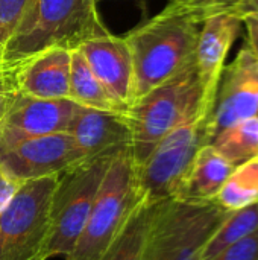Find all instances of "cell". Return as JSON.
<instances>
[{
    "label": "cell",
    "mask_w": 258,
    "mask_h": 260,
    "mask_svg": "<svg viewBox=\"0 0 258 260\" xmlns=\"http://www.w3.org/2000/svg\"><path fill=\"white\" fill-rule=\"evenodd\" d=\"M202 99L204 91L195 59L137 99L125 111L132 133L131 149L135 165L140 166L169 133L204 114Z\"/></svg>",
    "instance_id": "3"
},
{
    "label": "cell",
    "mask_w": 258,
    "mask_h": 260,
    "mask_svg": "<svg viewBox=\"0 0 258 260\" xmlns=\"http://www.w3.org/2000/svg\"><path fill=\"white\" fill-rule=\"evenodd\" d=\"M29 0H0V52L17 29Z\"/></svg>",
    "instance_id": "21"
},
{
    "label": "cell",
    "mask_w": 258,
    "mask_h": 260,
    "mask_svg": "<svg viewBox=\"0 0 258 260\" xmlns=\"http://www.w3.org/2000/svg\"><path fill=\"white\" fill-rule=\"evenodd\" d=\"M67 133L75 137L87 160L116 155L132 145L125 111H103L79 105Z\"/></svg>",
    "instance_id": "13"
},
{
    "label": "cell",
    "mask_w": 258,
    "mask_h": 260,
    "mask_svg": "<svg viewBox=\"0 0 258 260\" xmlns=\"http://www.w3.org/2000/svg\"><path fill=\"white\" fill-rule=\"evenodd\" d=\"M78 50L111 98L126 111L134 104V67L125 37L106 34L82 43Z\"/></svg>",
    "instance_id": "12"
},
{
    "label": "cell",
    "mask_w": 258,
    "mask_h": 260,
    "mask_svg": "<svg viewBox=\"0 0 258 260\" xmlns=\"http://www.w3.org/2000/svg\"><path fill=\"white\" fill-rule=\"evenodd\" d=\"M258 116V58L245 46L225 66L207 120L208 143L228 126Z\"/></svg>",
    "instance_id": "9"
},
{
    "label": "cell",
    "mask_w": 258,
    "mask_h": 260,
    "mask_svg": "<svg viewBox=\"0 0 258 260\" xmlns=\"http://www.w3.org/2000/svg\"><path fill=\"white\" fill-rule=\"evenodd\" d=\"M68 99L85 108L103 111H123L106 91V88L102 85V82L96 78L88 62L78 49L71 50Z\"/></svg>",
    "instance_id": "16"
},
{
    "label": "cell",
    "mask_w": 258,
    "mask_h": 260,
    "mask_svg": "<svg viewBox=\"0 0 258 260\" xmlns=\"http://www.w3.org/2000/svg\"><path fill=\"white\" fill-rule=\"evenodd\" d=\"M109 34L97 0H29L24 14L2 49L5 70H15L32 56L52 49H78L82 43Z\"/></svg>",
    "instance_id": "1"
},
{
    "label": "cell",
    "mask_w": 258,
    "mask_h": 260,
    "mask_svg": "<svg viewBox=\"0 0 258 260\" xmlns=\"http://www.w3.org/2000/svg\"><path fill=\"white\" fill-rule=\"evenodd\" d=\"M230 210L217 203L160 201L154 207L141 260H201L202 250Z\"/></svg>",
    "instance_id": "5"
},
{
    "label": "cell",
    "mask_w": 258,
    "mask_h": 260,
    "mask_svg": "<svg viewBox=\"0 0 258 260\" xmlns=\"http://www.w3.org/2000/svg\"><path fill=\"white\" fill-rule=\"evenodd\" d=\"M157 203L140 201L123 230L100 260H141L144 238Z\"/></svg>",
    "instance_id": "17"
},
{
    "label": "cell",
    "mask_w": 258,
    "mask_h": 260,
    "mask_svg": "<svg viewBox=\"0 0 258 260\" xmlns=\"http://www.w3.org/2000/svg\"><path fill=\"white\" fill-rule=\"evenodd\" d=\"M201 24L189 11L167 5L125 35L134 67V102L195 59Z\"/></svg>",
    "instance_id": "2"
},
{
    "label": "cell",
    "mask_w": 258,
    "mask_h": 260,
    "mask_svg": "<svg viewBox=\"0 0 258 260\" xmlns=\"http://www.w3.org/2000/svg\"><path fill=\"white\" fill-rule=\"evenodd\" d=\"M116 155L84 160L59 174L50 201L49 232L41 259L70 254L85 227L103 175Z\"/></svg>",
    "instance_id": "6"
},
{
    "label": "cell",
    "mask_w": 258,
    "mask_h": 260,
    "mask_svg": "<svg viewBox=\"0 0 258 260\" xmlns=\"http://www.w3.org/2000/svg\"><path fill=\"white\" fill-rule=\"evenodd\" d=\"M242 24V20L233 12L213 14L201 24L195 61L204 91L202 107L207 120L214 105L227 56L239 37Z\"/></svg>",
    "instance_id": "11"
},
{
    "label": "cell",
    "mask_w": 258,
    "mask_h": 260,
    "mask_svg": "<svg viewBox=\"0 0 258 260\" xmlns=\"http://www.w3.org/2000/svg\"><path fill=\"white\" fill-rule=\"evenodd\" d=\"M230 12L236 14L240 20L243 17L258 18V0H239Z\"/></svg>",
    "instance_id": "27"
},
{
    "label": "cell",
    "mask_w": 258,
    "mask_h": 260,
    "mask_svg": "<svg viewBox=\"0 0 258 260\" xmlns=\"http://www.w3.org/2000/svg\"><path fill=\"white\" fill-rule=\"evenodd\" d=\"M20 94L15 70H5L0 73V122L11 110L12 104L15 102L17 96Z\"/></svg>",
    "instance_id": "24"
},
{
    "label": "cell",
    "mask_w": 258,
    "mask_h": 260,
    "mask_svg": "<svg viewBox=\"0 0 258 260\" xmlns=\"http://www.w3.org/2000/svg\"><path fill=\"white\" fill-rule=\"evenodd\" d=\"M24 181L12 177L6 171L0 168V213L9 206L11 200L15 197L18 189L21 187Z\"/></svg>",
    "instance_id": "25"
},
{
    "label": "cell",
    "mask_w": 258,
    "mask_h": 260,
    "mask_svg": "<svg viewBox=\"0 0 258 260\" xmlns=\"http://www.w3.org/2000/svg\"><path fill=\"white\" fill-rule=\"evenodd\" d=\"M71 50L47 49L15 69L21 94L40 99H68Z\"/></svg>",
    "instance_id": "14"
},
{
    "label": "cell",
    "mask_w": 258,
    "mask_h": 260,
    "mask_svg": "<svg viewBox=\"0 0 258 260\" xmlns=\"http://www.w3.org/2000/svg\"><path fill=\"white\" fill-rule=\"evenodd\" d=\"M207 143V117L204 114L169 133L137 166L141 198L148 203L175 200L198 151Z\"/></svg>",
    "instance_id": "8"
},
{
    "label": "cell",
    "mask_w": 258,
    "mask_h": 260,
    "mask_svg": "<svg viewBox=\"0 0 258 260\" xmlns=\"http://www.w3.org/2000/svg\"><path fill=\"white\" fill-rule=\"evenodd\" d=\"M242 23L246 27V47L258 58V18L243 17Z\"/></svg>",
    "instance_id": "26"
},
{
    "label": "cell",
    "mask_w": 258,
    "mask_h": 260,
    "mask_svg": "<svg viewBox=\"0 0 258 260\" xmlns=\"http://www.w3.org/2000/svg\"><path fill=\"white\" fill-rule=\"evenodd\" d=\"M214 203L234 212L258 203V157L236 166Z\"/></svg>",
    "instance_id": "18"
},
{
    "label": "cell",
    "mask_w": 258,
    "mask_h": 260,
    "mask_svg": "<svg viewBox=\"0 0 258 260\" xmlns=\"http://www.w3.org/2000/svg\"><path fill=\"white\" fill-rule=\"evenodd\" d=\"M237 2L239 0H169V5L189 11L202 23L213 14L230 12Z\"/></svg>",
    "instance_id": "22"
},
{
    "label": "cell",
    "mask_w": 258,
    "mask_h": 260,
    "mask_svg": "<svg viewBox=\"0 0 258 260\" xmlns=\"http://www.w3.org/2000/svg\"><path fill=\"white\" fill-rule=\"evenodd\" d=\"M140 201L137 165L132 149L126 148L111 160L85 227L65 260L102 259Z\"/></svg>",
    "instance_id": "4"
},
{
    "label": "cell",
    "mask_w": 258,
    "mask_h": 260,
    "mask_svg": "<svg viewBox=\"0 0 258 260\" xmlns=\"http://www.w3.org/2000/svg\"><path fill=\"white\" fill-rule=\"evenodd\" d=\"M210 143L234 166L255 158L258 157V116L228 126Z\"/></svg>",
    "instance_id": "19"
},
{
    "label": "cell",
    "mask_w": 258,
    "mask_h": 260,
    "mask_svg": "<svg viewBox=\"0 0 258 260\" xmlns=\"http://www.w3.org/2000/svg\"><path fill=\"white\" fill-rule=\"evenodd\" d=\"M84 160L87 158L70 133L27 137L0 152V168L23 181L59 175Z\"/></svg>",
    "instance_id": "10"
},
{
    "label": "cell",
    "mask_w": 258,
    "mask_h": 260,
    "mask_svg": "<svg viewBox=\"0 0 258 260\" xmlns=\"http://www.w3.org/2000/svg\"><path fill=\"white\" fill-rule=\"evenodd\" d=\"M210 260H258V230Z\"/></svg>",
    "instance_id": "23"
},
{
    "label": "cell",
    "mask_w": 258,
    "mask_h": 260,
    "mask_svg": "<svg viewBox=\"0 0 258 260\" xmlns=\"http://www.w3.org/2000/svg\"><path fill=\"white\" fill-rule=\"evenodd\" d=\"M58 177L24 181L0 213V260H43Z\"/></svg>",
    "instance_id": "7"
},
{
    "label": "cell",
    "mask_w": 258,
    "mask_h": 260,
    "mask_svg": "<svg viewBox=\"0 0 258 260\" xmlns=\"http://www.w3.org/2000/svg\"><path fill=\"white\" fill-rule=\"evenodd\" d=\"M2 72H5V69H3V61H2V53H0V73Z\"/></svg>",
    "instance_id": "28"
},
{
    "label": "cell",
    "mask_w": 258,
    "mask_h": 260,
    "mask_svg": "<svg viewBox=\"0 0 258 260\" xmlns=\"http://www.w3.org/2000/svg\"><path fill=\"white\" fill-rule=\"evenodd\" d=\"M236 166L211 143L204 145L175 200L189 203H213Z\"/></svg>",
    "instance_id": "15"
},
{
    "label": "cell",
    "mask_w": 258,
    "mask_h": 260,
    "mask_svg": "<svg viewBox=\"0 0 258 260\" xmlns=\"http://www.w3.org/2000/svg\"><path fill=\"white\" fill-rule=\"evenodd\" d=\"M258 230V203L230 212L202 250L201 260L213 259L220 251L237 244Z\"/></svg>",
    "instance_id": "20"
}]
</instances>
